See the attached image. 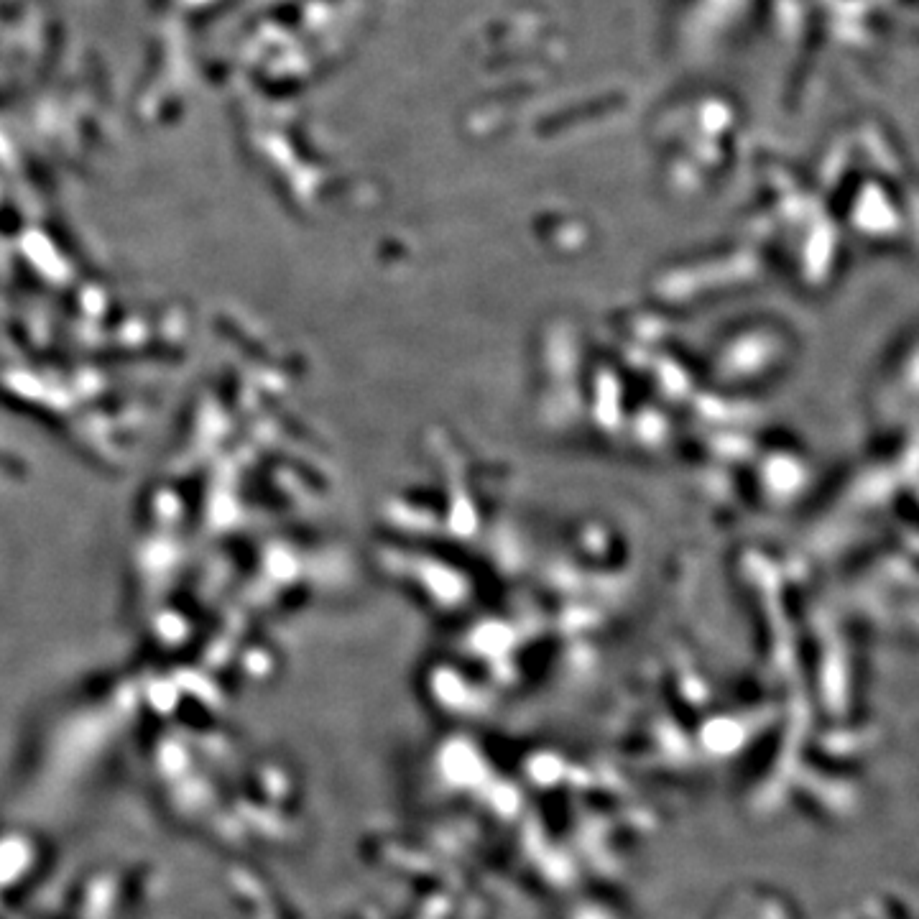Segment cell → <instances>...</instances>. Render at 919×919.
I'll return each mask as SVG.
<instances>
[]
</instances>
